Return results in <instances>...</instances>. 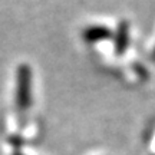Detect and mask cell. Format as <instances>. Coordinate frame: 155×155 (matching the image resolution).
<instances>
[{
	"label": "cell",
	"mask_w": 155,
	"mask_h": 155,
	"mask_svg": "<svg viewBox=\"0 0 155 155\" xmlns=\"http://www.w3.org/2000/svg\"><path fill=\"white\" fill-rule=\"evenodd\" d=\"M82 38L86 43H98L102 40H108L112 38V30L108 26L102 25H94L83 29Z\"/></svg>",
	"instance_id": "2"
},
{
	"label": "cell",
	"mask_w": 155,
	"mask_h": 155,
	"mask_svg": "<svg viewBox=\"0 0 155 155\" xmlns=\"http://www.w3.org/2000/svg\"><path fill=\"white\" fill-rule=\"evenodd\" d=\"M16 155H20V154H16Z\"/></svg>",
	"instance_id": "5"
},
{
	"label": "cell",
	"mask_w": 155,
	"mask_h": 155,
	"mask_svg": "<svg viewBox=\"0 0 155 155\" xmlns=\"http://www.w3.org/2000/svg\"><path fill=\"white\" fill-rule=\"evenodd\" d=\"M32 104V69L22 63L16 73V106L20 111H26Z\"/></svg>",
	"instance_id": "1"
},
{
	"label": "cell",
	"mask_w": 155,
	"mask_h": 155,
	"mask_svg": "<svg viewBox=\"0 0 155 155\" xmlns=\"http://www.w3.org/2000/svg\"><path fill=\"white\" fill-rule=\"evenodd\" d=\"M114 46H115V53L118 56H122L127 52L129 46V23L127 20H122L118 28H116L115 36H114Z\"/></svg>",
	"instance_id": "3"
},
{
	"label": "cell",
	"mask_w": 155,
	"mask_h": 155,
	"mask_svg": "<svg viewBox=\"0 0 155 155\" xmlns=\"http://www.w3.org/2000/svg\"><path fill=\"white\" fill-rule=\"evenodd\" d=\"M151 59L155 61V48H154V50H152V53H151Z\"/></svg>",
	"instance_id": "4"
}]
</instances>
